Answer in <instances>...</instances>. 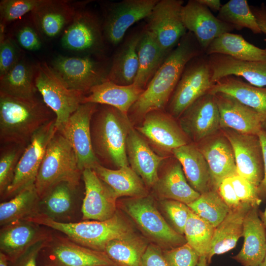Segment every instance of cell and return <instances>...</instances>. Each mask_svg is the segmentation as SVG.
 <instances>
[{"instance_id": "6da1fadb", "label": "cell", "mask_w": 266, "mask_h": 266, "mask_svg": "<svg viewBox=\"0 0 266 266\" xmlns=\"http://www.w3.org/2000/svg\"><path fill=\"white\" fill-rule=\"evenodd\" d=\"M203 54L204 52L194 34L187 32L168 54L130 110L140 117L152 111L162 110L167 105L187 64Z\"/></svg>"}, {"instance_id": "cb8c5ba5", "label": "cell", "mask_w": 266, "mask_h": 266, "mask_svg": "<svg viewBox=\"0 0 266 266\" xmlns=\"http://www.w3.org/2000/svg\"><path fill=\"white\" fill-rule=\"evenodd\" d=\"M51 263L56 266H118L105 252L87 248L60 238L48 245Z\"/></svg>"}, {"instance_id": "8992f818", "label": "cell", "mask_w": 266, "mask_h": 266, "mask_svg": "<svg viewBox=\"0 0 266 266\" xmlns=\"http://www.w3.org/2000/svg\"><path fill=\"white\" fill-rule=\"evenodd\" d=\"M35 85L42 100L55 115L57 131H61L82 103L85 94L68 88L45 62L35 65Z\"/></svg>"}, {"instance_id": "4fadbf2b", "label": "cell", "mask_w": 266, "mask_h": 266, "mask_svg": "<svg viewBox=\"0 0 266 266\" xmlns=\"http://www.w3.org/2000/svg\"><path fill=\"white\" fill-rule=\"evenodd\" d=\"M159 0H124L112 3L102 26L104 37L112 45L119 44L134 23L147 18Z\"/></svg>"}, {"instance_id": "f1b7e54d", "label": "cell", "mask_w": 266, "mask_h": 266, "mask_svg": "<svg viewBox=\"0 0 266 266\" xmlns=\"http://www.w3.org/2000/svg\"><path fill=\"white\" fill-rule=\"evenodd\" d=\"M209 93H223L231 96L244 105L255 110L261 117L266 130V87H258L230 75L217 81Z\"/></svg>"}, {"instance_id": "e0dca14e", "label": "cell", "mask_w": 266, "mask_h": 266, "mask_svg": "<svg viewBox=\"0 0 266 266\" xmlns=\"http://www.w3.org/2000/svg\"><path fill=\"white\" fill-rule=\"evenodd\" d=\"M181 16L186 30L194 34L204 52L215 38L234 29L215 17L198 0H189L184 5Z\"/></svg>"}, {"instance_id": "1f68e13d", "label": "cell", "mask_w": 266, "mask_h": 266, "mask_svg": "<svg viewBox=\"0 0 266 266\" xmlns=\"http://www.w3.org/2000/svg\"><path fill=\"white\" fill-rule=\"evenodd\" d=\"M175 158L181 164L191 186L201 194L211 189L208 164L197 146L187 144L174 149Z\"/></svg>"}, {"instance_id": "c3c4849f", "label": "cell", "mask_w": 266, "mask_h": 266, "mask_svg": "<svg viewBox=\"0 0 266 266\" xmlns=\"http://www.w3.org/2000/svg\"><path fill=\"white\" fill-rule=\"evenodd\" d=\"M0 77L6 74L21 59L18 46L10 37H6L0 31Z\"/></svg>"}, {"instance_id": "6f0895ef", "label": "cell", "mask_w": 266, "mask_h": 266, "mask_svg": "<svg viewBox=\"0 0 266 266\" xmlns=\"http://www.w3.org/2000/svg\"><path fill=\"white\" fill-rule=\"evenodd\" d=\"M198 1L209 10L214 12H219L222 6L219 0H198Z\"/></svg>"}, {"instance_id": "8fae6325", "label": "cell", "mask_w": 266, "mask_h": 266, "mask_svg": "<svg viewBox=\"0 0 266 266\" xmlns=\"http://www.w3.org/2000/svg\"><path fill=\"white\" fill-rule=\"evenodd\" d=\"M183 5L182 0H159L147 18L145 28L166 52L170 53L187 33L181 16Z\"/></svg>"}, {"instance_id": "5b68a950", "label": "cell", "mask_w": 266, "mask_h": 266, "mask_svg": "<svg viewBox=\"0 0 266 266\" xmlns=\"http://www.w3.org/2000/svg\"><path fill=\"white\" fill-rule=\"evenodd\" d=\"M82 175L74 150L57 131L48 145L35 180V186L40 199L62 182L79 185Z\"/></svg>"}, {"instance_id": "11a10c76", "label": "cell", "mask_w": 266, "mask_h": 266, "mask_svg": "<svg viewBox=\"0 0 266 266\" xmlns=\"http://www.w3.org/2000/svg\"><path fill=\"white\" fill-rule=\"evenodd\" d=\"M258 135L262 146L264 167V178L258 187L259 197L262 200V198H266V130L263 129Z\"/></svg>"}, {"instance_id": "74e56055", "label": "cell", "mask_w": 266, "mask_h": 266, "mask_svg": "<svg viewBox=\"0 0 266 266\" xmlns=\"http://www.w3.org/2000/svg\"><path fill=\"white\" fill-rule=\"evenodd\" d=\"M35 65L21 59L6 74L0 77V93L14 97H35Z\"/></svg>"}, {"instance_id": "d6986e66", "label": "cell", "mask_w": 266, "mask_h": 266, "mask_svg": "<svg viewBox=\"0 0 266 266\" xmlns=\"http://www.w3.org/2000/svg\"><path fill=\"white\" fill-rule=\"evenodd\" d=\"M103 37L98 18L88 11L77 10L63 33L61 44L70 51L93 52L101 49Z\"/></svg>"}, {"instance_id": "680465c9", "label": "cell", "mask_w": 266, "mask_h": 266, "mask_svg": "<svg viewBox=\"0 0 266 266\" xmlns=\"http://www.w3.org/2000/svg\"><path fill=\"white\" fill-rule=\"evenodd\" d=\"M8 260L6 255L2 252H0V266H8Z\"/></svg>"}, {"instance_id": "4dcf8cb0", "label": "cell", "mask_w": 266, "mask_h": 266, "mask_svg": "<svg viewBox=\"0 0 266 266\" xmlns=\"http://www.w3.org/2000/svg\"><path fill=\"white\" fill-rule=\"evenodd\" d=\"M138 68L133 84L144 90L168 54L145 28L141 32L137 48Z\"/></svg>"}, {"instance_id": "f546056e", "label": "cell", "mask_w": 266, "mask_h": 266, "mask_svg": "<svg viewBox=\"0 0 266 266\" xmlns=\"http://www.w3.org/2000/svg\"><path fill=\"white\" fill-rule=\"evenodd\" d=\"M252 207L249 203L241 202L238 206L231 209L215 228L210 250L207 257V265L215 255L226 253L235 246L239 238L242 236L245 215Z\"/></svg>"}, {"instance_id": "be15d7a7", "label": "cell", "mask_w": 266, "mask_h": 266, "mask_svg": "<svg viewBox=\"0 0 266 266\" xmlns=\"http://www.w3.org/2000/svg\"><path fill=\"white\" fill-rule=\"evenodd\" d=\"M45 266H56L50 263L49 264H47L45 265Z\"/></svg>"}, {"instance_id": "3957f363", "label": "cell", "mask_w": 266, "mask_h": 266, "mask_svg": "<svg viewBox=\"0 0 266 266\" xmlns=\"http://www.w3.org/2000/svg\"><path fill=\"white\" fill-rule=\"evenodd\" d=\"M133 128L127 115L108 105H103L93 115L91 133L94 151L118 168L129 166L126 141Z\"/></svg>"}, {"instance_id": "ee69618b", "label": "cell", "mask_w": 266, "mask_h": 266, "mask_svg": "<svg viewBox=\"0 0 266 266\" xmlns=\"http://www.w3.org/2000/svg\"><path fill=\"white\" fill-rule=\"evenodd\" d=\"M0 156V193L2 196L11 184L19 161L26 146L4 144Z\"/></svg>"}, {"instance_id": "5bb4252c", "label": "cell", "mask_w": 266, "mask_h": 266, "mask_svg": "<svg viewBox=\"0 0 266 266\" xmlns=\"http://www.w3.org/2000/svg\"><path fill=\"white\" fill-rule=\"evenodd\" d=\"M234 155L237 173L257 187L264 176L262 149L258 135L244 134L223 129Z\"/></svg>"}, {"instance_id": "ffe728a7", "label": "cell", "mask_w": 266, "mask_h": 266, "mask_svg": "<svg viewBox=\"0 0 266 266\" xmlns=\"http://www.w3.org/2000/svg\"><path fill=\"white\" fill-rule=\"evenodd\" d=\"M137 131L157 148L166 153L188 143V137L169 113L154 110L147 113Z\"/></svg>"}, {"instance_id": "d590c367", "label": "cell", "mask_w": 266, "mask_h": 266, "mask_svg": "<svg viewBox=\"0 0 266 266\" xmlns=\"http://www.w3.org/2000/svg\"><path fill=\"white\" fill-rule=\"evenodd\" d=\"M78 186L62 182L54 186L40 199L39 213L58 222L69 218L74 208Z\"/></svg>"}, {"instance_id": "f6af8a7d", "label": "cell", "mask_w": 266, "mask_h": 266, "mask_svg": "<svg viewBox=\"0 0 266 266\" xmlns=\"http://www.w3.org/2000/svg\"><path fill=\"white\" fill-rule=\"evenodd\" d=\"M44 0H2L0 2V27L32 12Z\"/></svg>"}, {"instance_id": "277c9868", "label": "cell", "mask_w": 266, "mask_h": 266, "mask_svg": "<svg viewBox=\"0 0 266 266\" xmlns=\"http://www.w3.org/2000/svg\"><path fill=\"white\" fill-rule=\"evenodd\" d=\"M25 220L52 228L64 233L76 243L102 252L111 240L133 233L131 226L117 212L111 218L102 221L62 222L39 213Z\"/></svg>"}, {"instance_id": "816d5d0a", "label": "cell", "mask_w": 266, "mask_h": 266, "mask_svg": "<svg viewBox=\"0 0 266 266\" xmlns=\"http://www.w3.org/2000/svg\"><path fill=\"white\" fill-rule=\"evenodd\" d=\"M52 238L51 236L33 245L13 263L14 266H37L36 260L39 253L49 245Z\"/></svg>"}, {"instance_id": "f35d334b", "label": "cell", "mask_w": 266, "mask_h": 266, "mask_svg": "<svg viewBox=\"0 0 266 266\" xmlns=\"http://www.w3.org/2000/svg\"><path fill=\"white\" fill-rule=\"evenodd\" d=\"M40 199L35 185L27 187L0 204V224L3 226L39 213Z\"/></svg>"}, {"instance_id": "52a82bcc", "label": "cell", "mask_w": 266, "mask_h": 266, "mask_svg": "<svg viewBox=\"0 0 266 266\" xmlns=\"http://www.w3.org/2000/svg\"><path fill=\"white\" fill-rule=\"evenodd\" d=\"M214 84L207 56L203 54L192 59L186 66L167 104L168 113L179 118L193 103L209 93Z\"/></svg>"}, {"instance_id": "603a6c76", "label": "cell", "mask_w": 266, "mask_h": 266, "mask_svg": "<svg viewBox=\"0 0 266 266\" xmlns=\"http://www.w3.org/2000/svg\"><path fill=\"white\" fill-rule=\"evenodd\" d=\"M207 58L214 83L225 76L233 75L242 77L256 87L266 86V60L242 61L218 54L208 55Z\"/></svg>"}, {"instance_id": "836d02e7", "label": "cell", "mask_w": 266, "mask_h": 266, "mask_svg": "<svg viewBox=\"0 0 266 266\" xmlns=\"http://www.w3.org/2000/svg\"><path fill=\"white\" fill-rule=\"evenodd\" d=\"M155 186L162 197L187 205L200 195L188 183L181 165L176 159L168 165Z\"/></svg>"}, {"instance_id": "681fc988", "label": "cell", "mask_w": 266, "mask_h": 266, "mask_svg": "<svg viewBox=\"0 0 266 266\" xmlns=\"http://www.w3.org/2000/svg\"><path fill=\"white\" fill-rule=\"evenodd\" d=\"M231 180L240 202L259 206L262 200L259 197L257 186L238 174L231 177Z\"/></svg>"}, {"instance_id": "db71d44e", "label": "cell", "mask_w": 266, "mask_h": 266, "mask_svg": "<svg viewBox=\"0 0 266 266\" xmlns=\"http://www.w3.org/2000/svg\"><path fill=\"white\" fill-rule=\"evenodd\" d=\"M217 191L231 209L237 207L241 203L235 193L231 177L224 179L221 182Z\"/></svg>"}, {"instance_id": "4316f807", "label": "cell", "mask_w": 266, "mask_h": 266, "mask_svg": "<svg viewBox=\"0 0 266 266\" xmlns=\"http://www.w3.org/2000/svg\"><path fill=\"white\" fill-rule=\"evenodd\" d=\"M258 206H252L243 222L244 242L232 258L243 266H259L266 255V228L261 220Z\"/></svg>"}, {"instance_id": "7c38bea8", "label": "cell", "mask_w": 266, "mask_h": 266, "mask_svg": "<svg viewBox=\"0 0 266 266\" xmlns=\"http://www.w3.org/2000/svg\"><path fill=\"white\" fill-rule=\"evenodd\" d=\"M97 104L81 103L70 116L61 131H58L67 140L77 156L82 171L93 169L99 164L92 145L91 122L98 109Z\"/></svg>"}, {"instance_id": "d6a6232c", "label": "cell", "mask_w": 266, "mask_h": 266, "mask_svg": "<svg viewBox=\"0 0 266 266\" xmlns=\"http://www.w3.org/2000/svg\"><path fill=\"white\" fill-rule=\"evenodd\" d=\"M141 32L132 34L115 54L108 69V80L117 84L133 83L138 68L137 45Z\"/></svg>"}, {"instance_id": "91938a15", "label": "cell", "mask_w": 266, "mask_h": 266, "mask_svg": "<svg viewBox=\"0 0 266 266\" xmlns=\"http://www.w3.org/2000/svg\"><path fill=\"white\" fill-rule=\"evenodd\" d=\"M206 257L204 256H200L198 266H207Z\"/></svg>"}, {"instance_id": "7402d4cb", "label": "cell", "mask_w": 266, "mask_h": 266, "mask_svg": "<svg viewBox=\"0 0 266 266\" xmlns=\"http://www.w3.org/2000/svg\"><path fill=\"white\" fill-rule=\"evenodd\" d=\"M40 225L26 220L2 226L0 233V252L12 264L29 248L51 235Z\"/></svg>"}, {"instance_id": "7dc6e473", "label": "cell", "mask_w": 266, "mask_h": 266, "mask_svg": "<svg viewBox=\"0 0 266 266\" xmlns=\"http://www.w3.org/2000/svg\"><path fill=\"white\" fill-rule=\"evenodd\" d=\"M162 205L175 231L183 235L185 226L190 211V208L182 202L172 200H164L162 202Z\"/></svg>"}, {"instance_id": "30bf717a", "label": "cell", "mask_w": 266, "mask_h": 266, "mask_svg": "<svg viewBox=\"0 0 266 266\" xmlns=\"http://www.w3.org/2000/svg\"><path fill=\"white\" fill-rule=\"evenodd\" d=\"M50 66L68 88L85 95L94 86L108 80V70L89 57L59 55Z\"/></svg>"}, {"instance_id": "83f0119b", "label": "cell", "mask_w": 266, "mask_h": 266, "mask_svg": "<svg viewBox=\"0 0 266 266\" xmlns=\"http://www.w3.org/2000/svg\"><path fill=\"white\" fill-rule=\"evenodd\" d=\"M143 91L133 83L121 85L108 80L91 88L84 95L82 103L110 106L128 115Z\"/></svg>"}, {"instance_id": "484cf974", "label": "cell", "mask_w": 266, "mask_h": 266, "mask_svg": "<svg viewBox=\"0 0 266 266\" xmlns=\"http://www.w3.org/2000/svg\"><path fill=\"white\" fill-rule=\"evenodd\" d=\"M77 11L68 1L44 0L31 13L33 25L39 34L52 38L70 24Z\"/></svg>"}, {"instance_id": "94428289", "label": "cell", "mask_w": 266, "mask_h": 266, "mask_svg": "<svg viewBox=\"0 0 266 266\" xmlns=\"http://www.w3.org/2000/svg\"><path fill=\"white\" fill-rule=\"evenodd\" d=\"M259 215L264 225L266 228V207L265 211L264 212H260Z\"/></svg>"}, {"instance_id": "b9f144b4", "label": "cell", "mask_w": 266, "mask_h": 266, "mask_svg": "<svg viewBox=\"0 0 266 266\" xmlns=\"http://www.w3.org/2000/svg\"><path fill=\"white\" fill-rule=\"evenodd\" d=\"M217 17L234 29L247 28L255 34L262 31L251 8L246 0H230L222 5Z\"/></svg>"}, {"instance_id": "ac0fdd59", "label": "cell", "mask_w": 266, "mask_h": 266, "mask_svg": "<svg viewBox=\"0 0 266 266\" xmlns=\"http://www.w3.org/2000/svg\"><path fill=\"white\" fill-rule=\"evenodd\" d=\"M198 143L197 147L209 168L211 189L217 191L224 179L237 174L232 146L222 132H218Z\"/></svg>"}, {"instance_id": "44dd1931", "label": "cell", "mask_w": 266, "mask_h": 266, "mask_svg": "<svg viewBox=\"0 0 266 266\" xmlns=\"http://www.w3.org/2000/svg\"><path fill=\"white\" fill-rule=\"evenodd\" d=\"M214 95L219 111L221 129L255 135L264 129L262 119L255 110L228 95L219 93Z\"/></svg>"}, {"instance_id": "2e32d148", "label": "cell", "mask_w": 266, "mask_h": 266, "mask_svg": "<svg viewBox=\"0 0 266 266\" xmlns=\"http://www.w3.org/2000/svg\"><path fill=\"white\" fill-rule=\"evenodd\" d=\"M82 176L85 186L82 219L102 221L111 218L117 212L118 198L114 190L91 168L83 170Z\"/></svg>"}, {"instance_id": "7bdbcfd3", "label": "cell", "mask_w": 266, "mask_h": 266, "mask_svg": "<svg viewBox=\"0 0 266 266\" xmlns=\"http://www.w3.org/2000/svg\"><path fill=\"white\" fill-rule=\"evenodd\" d=\"M214 230V227L190 209L184 234L187 243L200 257L204 256L207 259L210 250Z\"/></svg>"}, {"instance_id": "9a60e30c", "label": "cell", "mask_w": 266, "mask_h": 266, "mask_svg": "<svg viewBox=\"0 0 266 266\" xmlns=\"http://www.w3.org/2000/svg\"><path fill=\"white\" fill-rule=\"evenodd\" d=\"M179 118L181 128L195 142L199 143L221 129L218 105L214 95L209 93L193 103Z\"/></svg>"}, {"instance_id": "bcb514c9", "label": "cell", "mask_w": 266, "mask_h": 266, "mask_svg": "<svg viewBox=\"0 0 266 266\" xmlns=\"http://www.w3.org/2000/svg\"><path fill=\"white\" fill-rule=\"evenodd\" d=\"M168 266H198L200 256L187 242L163 251Z\"/></svg>"}, {"instance_id": "9f6ffc18", "label": "cell", "mask_w": 266, "mask_h": 266, "mask_svg": "<svg viewBox=\"0 0 266 266\" xmlns=\"http://www.w3.org/2000/svg\"><path fill=\"white\" fill-rule=\"evenodd\" d=\"M254 14L260 28L263 33L266 34V6L262 3L259 7L251 9Z\"/></svg>"}, {"instance_id": "9c48e42d", "label": "cell", "mask_w": 266, "mask_h": 266, "mask_svg": "<svg viewBox=\"0 0 266 266\" xmlns=\"http://www.w3.org/2000/svg\"><path fill=\"white\" fill-rule=\"evenodd\" d=\"M125 210L150 237L168 249L186 243L185 236L165 221L147 196L132 198L125 201Z\"/></svg>"}, {"instance_id": "8d00e7d4", "label": "cell", "mask_w": 266, "mask_h": 266, "mask_svg": "<svg viewBox=\"0 0 266 266\" xmlns=\"http://www.w3.org/2000/svg\"><path fill=\"white\" fill-rule=\"evenodd\" d=\"M207 56L218 54L247 61L266 60V48L256 46L239 34L223 33L215 38L204 52Z\"/></svg>"}, {"instance_id": "f907efd6", "label": "cell", "mask_w": 266, "mask_h": 266, "mask_svg": "<svg viewBox=\"0 0 266 266\" xmlns=\"http://www.w3.org/2000/svg\"><path fill=\"white\" fill-rule=\"evenodd\" d=\"M39 35L33 25H25L18 30L16 38L18 44L23 49L34 51L41 46Z\"/></svg>"}, {"instance_id": "7a4b0ae2", "label": "cell", "mask_w": 266, "mask_h": 266, "mask_svg": "<svg viewBox=\"0 0 266 266\" xmlns=\"http://www.w3.org/2000/svg\"><path fill=\"white\" fill-rule=\"evenodd\" d=\"M43 100L14 97L0 93L1 144L27 146L33 134L56 118Z\"/></svg>"}, {"instance_id": "ab89813d", "label": "cell", "mask_w": 266, "mask_h": 266, "mask_svg": "<svg viewBox=\"0 0 266 266\" xmlns=\"http://www.w3.org/2000/svg\"><path fill=\"white\" fill-rule=\"evenodd\" d=\"M148 245L143 239L133 233L111 240L104 252L118 266H140Z\"/></svg>"}, {"instance_id": "d4e9b609", "label": "cell", "mask_w": 266, "mask_h": 266, "mask_svg": "<svg viewBox=\"0 0 266 266\" xmlns=\"http://www.w3.org/2000/svg\"><path fill=\"white\" fill-rule=\"evenodd\" d=\"M126 153L130 167L145 184L155 186L159 179V167L166 157L155 153L133 128L127 136Z\"/></svg>"}, {"instance_id": "ba28073f", "label": "cell", "mask_w": 266, "mask_h": 266, "mask_svg": "<svg viewBox=\"0 0 266 266\" xmlns=\"http://www.w3.org/2000/svg\"><path fill=\"white\" fill-rule=\"evenodd\" d=\"M57 132L55 118L33 134L19 161L13 180L2 197L12 198L24 189L35 185L48 145Z\"/></svg>"}, {"instance_id": "6125c7cd", "label": "cell", "mask_w": 266, "mask_h": 266, "mask_svg": "<svg viewBox=\"0 0 266 266\" xmlns=\"http://www.w3.org/2000/svg\"><path fill=\"white\" fill-rule=\"evenodd\" d=\"M259 266H266V255Z\"/></svg>"}, {"instance_id": "60d3db41", "label": "cell", "mask_w": 266, "mask_h": 266, "mask_svg": "<svg viewBox=\"0 0 266 266\" xmlns=\"http://www.w3.org/2000/svg\"><path fill=\"white\" fill-rule=\"evenodd\" d=\"M187 205L199 217L215 228L231 210L218 191L214 190L201 194L196 200Z\"/></svg>"}, {"instance_id": "f5cc1de1", "label": "cell", "mask_w": 266, "mask_h": 266, "mask_svg": "<svg viewBox=\"0 0 266 266\" xmlns=\"http://www.w3.org/2000/svg\"><path fill=\"white\" fill-rule=\"evenodd\" d=\"M140 266H168L160 246L148 245L141 259Z\"/></svg>"}, {"instance_id": "e575fe53", "label": "cell", "mask_w": 266, "mask_h": 266, "mask_svg": "<svg viewBox=\"0 0 266 266\" xmlns=\"http://www.w3.org/2000/svg\"><path fill=\"white\" fill-rule=\"evenodd\" d=\"M92 169L114 190L118 198L123 196L132 198L147 196V191L144 182L130 166L111 169L99 163Z\"/></svg>"}]
</instances>
